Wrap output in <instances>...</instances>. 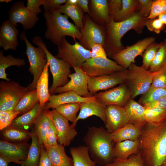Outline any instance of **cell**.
Masks as SVG:
<instances>
[{
	"mask_svg": "<svg viewBox=\"0 0 166 166\" xmlns=\"http://www.w3.org/2000/svg\"><path fill=\"white\" fill-rule=\"evenodd\" d=\"M151 86L155 88L166 89V70L163 67L156 71Z\"/></svg>",
	"mask_w": 166,
	"mask_h": 166,
	"instance_id": "bcb514c9",
	"label": "cell"
},
{
	"mask_svg": "<svg viewBox=\"0 0 166 166\" xmlns=\"http://www.w3.org/2000/svg\"><path fill=\"white\" fill-rule=\"evenodd\" d=\"M129 123L142 128L146 123L145 117V108L138 102L130 99L124 108Z\"/></svg>",
	"mask_w": 166,
	"mask_h": 166,
	"instance_id": "d4e9b609",
	"label": "cell"
},
{
	"mask_svg": "<svg viewBox=\"0 0 166 166\" xmlns=\"http://www.w3.org/2000/svg\"><path fill=\"white\" fill-rule=\"evenodd\" d=\"M166 14V0H153L148 19L156 18Z\"/></svg>",
	"mask_w": 166,
	"mask_h": 166,
	"instance_id": "f6af8a7d",
	"label": "cell"
},
{
	"mask_svg": "<svg viewBox=\"0 0 166 166\" xmlns=\"http://www.w3.org/2000/svg\"><path fill=\"white\" fill-rule=\"evenodd\" d=\"M89 8L90 13L89 15L94 22L104 26L109 22L110 17L108 0H89Z\"/></svg>",
	"mask_w": 166,
	"mask_h": 166,
	"instance_id": "603a6c76",
	"label": "cell"
},
{
	"mask_svg": "<svg viewBox=\"0 0 166 166\" xmlns=\"http://www.w3.org/2000/svg\"><path fill=\"white\" fill-rule=\"evenodd\" d=\"M17 26L9 19L2 24L0 27V47L4 50L16 49L18 45L17 36L19 33Z\"/></svg>",
	"mask_w": 166,
	"mask_h": 166,
	"instance_id": "ffe728a7",
	"label": "cell"
},
{
	"mask_svg": "<svg viewBox=\"0 0 166 166\" xmlns=\"http://www.w3.org/2000/svg\"><path fill=\"white\" fill-rule=\"evenodd\" d=\"M140 148L139 138L134 140H127L117 142L113 148L114 155L115 159H126L132 154H138Z\"/></svg>",
	"mask_w": 166,
	"mask_h": 166,
	"instance_id": "cb8c5ba5",
	"label": "cell"
},
{
	"mask_svg": "<svg viewBox=\"0 0 166 166\" xmlns=\"http://www.w3.org/2000/svg\"><path fill=\"white\" fill-rule=\"evenodd\" d=\"M25 61L22 58H16L11 55L4 56L2 50L0 51V78L6 81H10L7 77L6 69L10 66H17L18 67L24 66Z\"/></svg>",
	"mask_w": 166,
	"mask_h": 166,
	"instance_id": "836d02e7",
	"label": "cell"
},
{
	"mask_svg": "<svg viewBox=\"0 0 166 166\" xmlns=\"http://www.w3.org/2000/svg\"><path fill=\"white\" fill-rule=\"evenodd\" d=\"M166 96V89L157 88L150 86L149 89L142 94L138 103L143 105L146 103L157 101Z\"/></svg>",
	"mask_w": 166,
	"mask_h": 166,
	"instance_id": "ab89813d",
	"label": "cell"
},
{
	"mask_svg": "<svg viewBox=\"0 0 166 166\" xmlns=\"http://www.w3.org/2000/svg\"><path fill=\"white\" fill-rule=\"evenodd\" d=\"M77 6L83 12L89 14V0H77Z\"/></svg>",
	"mask_w": 166,
	"mask_h": 166,
	"instance_id": "6f0895ef",
	"label": "cell"
},
{
	"mask_svg": "<svg viewBox=\"0 0 166 166\" xmlns=\"http://www.w3.org/2000/svg\"><path fill=\"white\" fill-rule=\"evenodd\" d=\"M95 100L94 96L90 97H84L78 95L72 91L65 92L57 95H50L49 102L45 104L44 108L55 109L58 106L62 104L70 103H81Z\"/></svg>",
	"mask_w": 166,
	"mask_h": 166,
	"instance_id": "44dd1931",
	"label": "cell"
},
{
	"mask_svg": "<svg viewBox=\"0 0 166 166\" xmlns=\"http://www.w3.org/2000/svg\"><path fill=\"white\" fill-rule=\"evenodd\" d=\"M80 109L79 103H70L60 105L55 109L69 121L73 123L77 116V114Z\"/></svg>",
	"mask_w": 166,
	"mask_h": 166,
	"instance_id": "f35d334b",
	"label": "cell"
},
{
	"mask_svg": "<svg viewBox=\"0 0 166 166\" xmlns=\"http://www.w3.org/2000/svg\"><path fill=\"white\" fill-rule=\"evenodd\" d=\"M156 71L151 72L135 63L131 64L128 69L125 83L130 90L131 99L145 93L150 87Z\"/></svg>",
	"mask_w": 166,
	"mask_h": 166,
	"instance_id": "8992f818",
	"label": "cell"
},
{
	"mask_svg": "<svg viewBox=\"0 0 166 166\" xmlns=\"http://www.w3.org/2000/svg\"><path fill=\"white\" fill-rule=\"evenodd\" d=\"M3 130V136L7 140L14 141L22 142L31 138V132L10 126Z\"/></svg>",
	"mask_w": 166,
	"mask_h": 166,
	"instance_id": "74e56055",
	"label": "cell"
},
{
	"mask_svg": "<svg viewBox=\"0 0 166 166\" xmlns=\"http://www.w3.org/2000/svg\"><path fill=\"white\" fill-rule=\"evenodd\" d=\"M38 166H53L43 144L41 145V155Z\"/></svg>",
	"mask_w": 166,
	"mask_h": 166,
	"instance_id": "11a10c76",
	"label": "cell"
},
{
	"mask_svg": "<svg viewBox=\"0 0 166 166\" xmlns=\"http://www.w3.org/2000/svg\"><path fill=\"white\" fill-rule=\"evenodd\" d=\"M81 68L89 77L110 75L125 70L108 58H89L82 64Z\"/></svg>",
	"mask_w": 166,
	"mask_h": 166,
	"instance_id": "8fae6325",
	"label": "cell"
},
{
	"mask_svg": "<svg viewBox=\"0 0 166 166\" xmlns=\"http://www.w3.org/2000/svg\"><path fill=\"white\" fill-rule=\"evenodd\" d=\"M106 130L110 133L113 132L129 123L124 108L115 105H109L105 107Z\"/></svg>",
	"mask_w": 166,
	"mask_h": 166,
	"instance_id": "d6986e66",
	"label": "cell"
},
{
	"mask_svg": "<svg viewBox=\"0 0 166 166\" xmlns=\"http://www.w3.org/2000/svg\"><path fill=\"white\" fill-rule=\"evenodd\" d=\"M43 109L38 102L30 110L15 118L10 126L28 131Z\"/></svg>",
	"mask_w": 166,
	"mask_h": 166,
	"instance_id": "484cf974",
	"label": "cell"
},
{
	"mask_svg": "<svg viewBox=\"0 0 166 166\" xmlns=\"http://www.w3.org/2000/svg\"><path fill=\"white\" fill-rule=\"evenodd\" d=\"M139 154L144 166H162L166 160V120L153 125L146 123L141 128Z\"/></svg>",
	"mask_w": 166,
	"mask_h": 166,
	"instance_id": "6da1fadb",
	"label": "cell"
},
{
	"mask_svg": "<svg viewBox=\"0 0 166 166\" xmlns=\"http://www.w3.org/2000/svg\"><path fill=\"white\" fill-rule=\"evenodd\" d=\"M45 0H27L26 8L31 12L36 15L42 12L40 8L43 5Z\"/></svg>",
	"mask_w": 166,
	"mask_h": 166,
	"instance_id": "816d5d0a",
	"label": "cell"
},
{
	"mask_svg": "<svg viewBox=\"0 0 166 166\" xmlns=\"http://www.w3.org/2000/svg\"><path fill=\"white\" fill-rule=\"evenodd\" d=\"M45 147L53 166H73V159L67 155L63 146L58 144L54 146Z\"/></svg>",
	"mask_w": 166,
	"mask_h": 166,
	"instance_id": "4316f807",
	"label": "cell"
},
{
	"mask_svg": "<svg viewBox=\"0 0 166 166\" xmlns=\"http://www.w3.org/2000/svg\"><path fill=\"white\" fill-rule=\"evenodd\" d=\"M80 30L81 36L79 42L85 48L91 51L96 44H101L104 48L107 37L105 26L96 23L86 14L84 15Z\"/></svg>",
	"mask_w": 166,
	"mask_h": 166,
	"instance_id": "ba28073f",
	"label": "cell"
},
{
	"mask_svg": "<svg viewBox=\"0 0 166 166\" xmlns=\"http://www.w3.org/2000/svg\"><path fill=\"white\" fill-rule=\"evenodd\" d=\"M67 0H45L43 5L45 11L57 10Z\"/></svg>",
	"mask_w": 166,
	"mask_h": 166,
	"instance_id": "db71d44e",
	"label": "cell"
},
{
	"mask_svg": "<svg viewBox=\"0 0 166 166\" xmlns=\"http://www.w3.org/2000/svg\"><path fill=\"white\" fill-rule=\"evenodd\" d=\"M164 69L166 70V61L163 66Z\"/></svg>",
	"mask_w": 166,
	"mask_h": 166,
	"instance_id": "be15d7a7",
	"label": "cell"
},
{
	"mask_svg": "<svg viewBox=\"0 0 166 166\" xmlns=\"http://www.w3.org/2000/svg\"><path fill=\"white\" fill-rule=\"evenodd\" d=\"M144 117L146 123L158 125L166 120V109H145Z\"/></svg>",
	"mask_w": 166,
	"mask_h": 166,
	"instance_id": "8d00e7d4",
	"label": "cell"
},
{
	"mask_svg": "<svg viewBox=\"0 0 166 166\" xmlns=\"http://www.w3.org/2000/svg\"><path fill=\"white\" fill-rule=\"evenodd\" d=\"M97 166H98V165H97Z\"/></svg>",
	"mask_w": 166,
	"mask_h": 166,
	"instance_id": "003e7915",
	"label": "cell"
},
{
	"mask_svg": "<svg viewBox=\"0 0 166 166\" xmlns=\"http://www.w3.org/2000/svg\"><path fill=\"white\" fill-rule=\"evenodd\" d=\"M12 1L11 0H0V2H5L6 3H8L9 2Z\"/></svg>",
	"mask_w": 166,
	"mask_h": 166,
	"instance_id": "6125c7cd",
	"label": "cell"
},
{
	"mask_svg": "<svg viewBox=\"0 0 166 166\" xmlns=\"http://www.w3.org/2000/svg\"><path fill=\"white\" fill-rule=\"evenodd\" d=\"M30 144L26 142L16 143L0 141V156L9 163L12 162L22 166V162L27 156Z\"/></svg>",
	"mask_w": 166,
	"mask_h": 166,
	"instance_id": "e0dca14e",
	"label": "cell"
},
{
	"mask_svg": "<svg viewBox=\"0 0 166 166\" xmlns=\"http://www.w3.org/2000/svg\"><path fill=\"white\" fill-rule=\"evenodd\" d=\"M122 7L115 20L116 22L126 20L133 16L139 10L138 0H122Z\"/></svg>",
	"mask_w": 166,
	"mask_h": 166,
	"instance_id": "d590c367",
	"label": "cell"
},
{
	"mask_svg": "<svg viewBox=\"0 0 166 166\" xmlns=\"http://www.w3.org/2000/svg\"><path fill=\"white\" fill-rule=\"evenodd\" d=\"M148 19L142 17L138 12L130 18L121 22H116L110 18L109 22L105 26L107 37L104 49L107 56L111 58L125 48L121 38L129 30H133L137 33L141 34Z\"/></svg>",
	"mask_w": 166,
	"mask_h": 166,
	"instance_id": "3957f363",
	"label": "cell"
},
{
	"mask_svg": "<svg viewBox=\"0 0 166 166\" xmlns=\"http://www.w3.org/2000/svg\"><path fill=\"white\" fill-rule=\"evenodd\" d=\"M160 46V44L153 42L148 45L142 55L143 64L142 66L147 70L153 61Z\"/></svg>",
	"mask_w": 166,
	"mask_h": 166,
	"instance_id": "b9f144b4",
	"label": "cell"
},
{
	"mask_svg": "<svg viewBox=\"0 0 166 166\" xmlns=\"http://www.w3.org/2000/svg\"><path fill=\"white\" fill-rule=\"evenodd\" d=\"M155 40V37H150L140 40L133 45L127 46L111 58L125 69H128L131 64L135 63L136 57L142 56L147 47Z\"/></svg>",
	"mask_w": 166,
	"mask_h": 166,
	"instance_id": "7c38bea8",
	"label": "cell"
},
{
	"mask_svg": "<svg viewBox=\"0 0 166 166\" xmlns=\"http://www.w3.org/2000/svg\"><path fill=\"white\" fill-rule=\"evenodd\" d=\"M58 53L55 56L68 63L73 68L81 67L88 59L91 58V51L85 48L78 42L70 44L63 37L57 45Z\"/></svg>",
	"mask_w": 166,
	"mask_h": 166,
	"instance_id": "9c48e42d",
	"label": "cell"
},
{
	"mask_svg": "<svg viewBox=\"0 0 166 166\" xmlns=\"http://www.w3.org/2000/svg\"><path fill=\"white\" fill-rule=\"evenodd\" d=\"M83 140L90 156L97 165L105 166L115 159L113 154L115 143L111 133L103 127H89Z\"/></svg>",
	"mask_w": 166,
	"mask_h": 166,
	"instance_id": "7a4b0ae2",
	"label": "cell"
},
{
	"mask_svg": "<svg viewBox=\"0 0 166 166\" xmlns=\"http://www.w3.org/2000/svg\"><path fill=\"white\" fill-rule=\"evenodd\" d=\"M80 104L79 113L75 121L71 124L72 127L75 128L77 122L79 120L85 119L92 116L99 117L105 124L106 123V106L96 100L93 101L82 102Z\"/></svg>",
	"mask_w": 166,
	"mask_h": 166,
	"instance_id": "7402d4cb",
	"label": "cell"
},
{
	"mask_svg": "<svg viewBox=\"0 0 166 166\" xmlns=\"http://www.w3.org/2000/svg\"><path fill=\"white\" fill-rule=\"evenodd\" d=\"M57 10L61 14L69 17L73 22L75 25L80 30L82 26L84 15L83 12L77 5L65 4L61 5Z\"/></svg>",
	"mask_w": 166,
	"mask_h": 166,
	"instance_id": "e575fe53",
	"label": "cell"
},
{
	"mask_svg": "<svg viewBox=\"0 0 166 166\" xmlns=\"http://www.w3.org/2000/svg\"><path fill=\"white\" fill-rule=\"evenodd\" d=\"M31 143L26 159L22 161V166H38L40 158L41 145L35 132H31Z\"/></svg>",
	"mask_w": 166,
	"mask_h": 166,
	"instance_id": "1f68e13d",
	"label": "cell"
},
{
	"mask_svg": "<svg viewBox=\"0 0 166 166\" xmlns=\"http://www.w3.org/2000/svg\"><path fill=\"white\" fill-rule=\"evenodd\" d=\"M157 51L149 70L152 72L157 71L164 66L166 61V43L164 41L160 43Z\"/></svg>",
	"mask_w": 166,
	"mask_h": 166,
	"instance_id": "60d3db41",
	"label": "cell"
},
{
	"mask_svg": "<svg viewBox=\"0 0 166 166\" xmlns=\"http://www.w3.org/2000/svg\"><path fill=\"white\" fill-rule=\"evenodd\" d=\"M32 42L34 44L42 48L46 54L53 79V83L49 91L50 95H53L57 88L64 86L69 81L68 76L71 74V67L64 60L57 58L52 55L48 50L46 44L40 37H34Z\"/></svg>",
	"mask_w": 166,
	"mask_h": 166,
	"instance_id": "5b68a950",
	"label": "cell"
},
{
	"mask_svg": "<svg viewBox=\"0 0 166 166\" xmlns=\"http://www.w3.org/2000/svg\"><path fill=\"white\" fill-rule=\"evenodd\" d=\"M19 113L13 111H0V129H6L11 125Z\"/></svg>",
	"mask_w": 166,
	"mask_h": 166,
	"instance_id": "ee69618b",
	"label": "cell"
},
{
	"mask_svg": "<svg viewBox=\"0 0 166 166\" xmlns=\"http://www.w3.org/2000/svg\"><path fill=\"white\" fill-rule=\"evenodd\" d=\"M108 1L109 17L114 21L122 8V0H108Z\"/></svg>",
	"mask_w": 166,
	"mask_h": 166,
	"instance_id": "681fc988",
	"label": "cell"
},
{
	"mask_svg": "<svg viewBox=\"0 0 166 166\" xmlns=\"http://www.w3.org/2000/svg\"><path fill=\"white\" fill-rule=\"evenodd\" d=\"M73 68L75 72L69 75L68 77L70 79L68 82L64 86L57 88L53 94L72 91L81 97H91L88 86L89 77L82 70L81 67H74Z\"/></svg>",
	"mask_w": 166,
	"mask_h": 166,
	"instance_id": "5bb4252c",
	"label": "cell"
},
{
	"mask_svg": "<svg viewBox=\"0 0 166 166\" xmlns=\"http://www.w3.org/2000/svg\"><path fill=\"white\" fill-rule=\"evenodd\" d=\"M128 69L111 74L96 77H89V90L92 97L98 91L106 90L125 82Z\"/></svg>",
	"mask_w": 166,
	"mask_h": 166,
	"instance_id": "9a60e30c",
	"label": "cell"
},
{
	"mask_svg": "<svg viewBox=\"0 0 166 166\" xmlns=\"http://www.w3.org/2000/svg\"><path fill=\"white\" fill-rule=\"evenodd\" d=\"M77 0H67L65 4L68 5H77Z\"/></svg>",
	"mask_w": 166,
	"mask_h": 166,
	"instance_id": "94428289",
	"label": "cell"
},
{
	"mask_svg": "<svg viewBox=\"0 0 166 166\" xmlns=\"http://www.w3.org/2000/svg\"><path fill=\"white\" fill-rule=\"evenodd\" d=\"M19 37L26 45L25 53L27 55L30 63L28 71L33 76L32 82L27 87L30 90L36 89L37 81L47 62L46 54L41 47H36L29 42L24 30L20 34Z\"/></svg>",
	"mask_w": 166,
	"mask_h": 166,
	"instance_id": "52a82bcc",
	"label": "cell"
},
{
	"mask_svg": "<svg viewBox=\"0 0 166 166\" xmlns=\"http://www.w3.org/2000/svg\"><path fill=\"white\" fill-rule=\"evenodd\" d=\"M163 23L158 18L148 19L144 23L148 30L156 34H159L164 27Z\"/></svg>",
	"mask_w": 166,
	"mask_h": 166,
	"instance_id": "c3c4849f",
	"label": "cell"
},
{
	"mask_svg": "<svg viewBox=\"0 0 166 166\" xmlns=\"http://www.w3.org/2000/svg\"><path fill=\"white\" fill-rule=\"evenodd\" d=\"M49 63L47 61L36 85V89L40 104L44 108L49 101L50 96L49 89Z\"/></svg>",
	"mask_w": 166,
	"mask_h": 166,
	"instance_id": "f1b7e54d",
	"label": "cell"
},
{
	"mask_svg": "<svg viewBox=\"0 0 166 166\" xmlns=\"http://www.w3.org/2000/svg\"><path fill=\"white\" fill-rule=\"evenodd\" d=\"M39 101L36 89L30 90L21 98L14 111L22 115L30 110Z\"/></svg>",
	"mask_w": 166,
	"mask_h": 166,
	"instance_id": "d6a6232c",
	"label": "cell"
},
{
	"mask_svg": "<svg viewBox=\"0 0 166 166\" xmlns=\"http://www.w3.org/2000/svg\"><path fill=\"white\" fill-rule=\"evenodd\" d=\"M143 106L145 109H166V96L162 97L157 101L146 103Z\"/></svg>",
	"mask_w": 166,
	"mask_h": 166,
	"instance_id": "9f6ffc18",
	"label": "cell"
},
{
	"mask_svg": "<svg viewBox=\"0 0 166 166\" xmlns=\"http://www.w3.org/2000/svg\"><path fill=\"white\" fill-rule=\"evenodd\" d=\"M95 100L106 106L115 105L124 108L131 98L129 89L125 82L105 92L96 93Z\"/></svg>",
	"mask_w": 166,
	"mask_h": 166,
	"instance_id": "4fadbf2b",
	"label": "cell"
},
{
	"mask_svg": "<svg viewBox=\"0 0 166 166\" xmlns=\"http://www.w3.org/2000/svg\"><path fill=\"white\" fill-rule=\"evenodd\" d=\"M69 151L73 160V166H97L90 157L86 145L71 147Z\"/></svg>",
	"mask_w": 166,
	"mask_h": 166,
	"instance_id": "4dcf8cb0",
	"label": "cell"
},
{
	"mask_svg": "<svg viewBox=\"0 0 166 166\" xmlns=\"http://www.w3.org/2000/svg\"><path fill=\"white\" fill-rule=\"evenodd\" d=\"M166 43V39H165L164 41Z\"/></svg>",
	"mask_w": 166,
	"mask_h": 166,
	"instance_id": "03108f58",
	"label": "cell"
},
{
	"mask_svg": "<svg viewBox=\"0 0 166 166\" xmlns=\"http://www.w3.org/2000/svg\"><path fill=\"white\" fill-rule=\"evenodd\" d=\"M141 128L128 123L117 130L111 133V137L115 143L127 140H136L140 136Z\"/></svg>",
	"mask_w": 166,
	"mask_h": 166,
	"instance_id": "f546056e",
	"label": "cell"
},
{
	"mask_svg": "<svg viewBox=\"0 0 166 166\" xmlns=\"http://www.w3.org/2000/svg\"><path fill=\"white\" fill-rule=\"evenodd\" d=\"M162 166H166V160Z\"/></svg>",
	"mask_w": 166,
	"mask_h": 166,
	"instance_id": "e7e4bbea",
	"label": "cell"
},
{
	"mask_svg": "<svg viewBox=\"0 0 166 166\" xmlns=\"http://www.w3.org/2000/svg\"><path fill=\"white\" fill-rule=\"evenodd\" d=\"M91 51V58H108L104 48L101 44H94L92 47Z\"/></svg>",
	"mask_w": 166,
	"mask_h": 166,
	"instance_id": "f5cc1de1",
	"label": "cell"
},
{
	"mask_svg": "<svg viewBox=\"0 0 166 166\" xmlns=\"http://www.w3.org/2000/svg\"><path fill=\"white\" fill-rule=\"evenodd\" d=\"M49 112L56 130L58 143L64 147L69 145L77 134L75 128L72 127L69 121L55 109Z\"/></svg>",
	"mask_w": 166,
	"mask_h": 166,
	"instance_id": "2e32d148",
	"label": "cell"
},
{
	"mask_svg": "<svg viewBox=\"0 0 166 166\" xmlns=\"http://www.w3.org/2000/svg\"><path fill=\"white\" fill-rule=\"evenodd\" d=\"M159 18L165 25L166 28L164 32L166 33V14L161 15L158 17Z\"/></svg>",
	"mask_w": 166,
	"mask_h": 166,
	"instance_id": "91938a15",
	"label": "cell"
},
{
	"mask_svg": "<svg viewBox=\"0 0 166 166\" xmlns=\"http://www.w3.org/2000/svg\"><path fill=\"white\" fill-rule=\"evenodd\" d=\"M138 12L143 17L148 18L150 15L153 0H138Z\"/></svg>",
	"mask_w": 166,
	"mask_h": 166,
	"instance_id": "f907efd6",
	"label": "cell"
},
{
	"mask_svg": "<svg viewBox=\"0 0 166 166\" xmlns=\"http://www.w3.org/2000/svg\"><path fill=\"white\" fill-rule=\"evenodd\" d=\"M9 20L16 26L21 24L25 30L34 26L39 21L37 15L29 10L24 5V1H18L14 3L9 12Z\"/></svg>",
	"mask_w": 166,
	"mask_h": 166,
	"instance_id": "ac0fdd59",
	"label": "cell"
},
{
	"mask_svg": "<svg viewBox=\"0 0 166 166\" xmlns=\"http://www.w3.org/2000/svg\"><path fill=\"white\" fill-rule=\"evenodd\" d=\"M58 144L56 130L50 117L49 125L46 135V144L44 146L51 147L56 145Z\"/></svg>",
	"mask_w": 166,
	"mask_h": 166,
	"instance_id": "7dc6e473",
	"label": "cell"
},
{
	"mask_svg": "<svg viewBox=\"0 0 166 166\" xmlns=\"http://www.w3.org/2000/svg\"><path fill=\"white\" fill-rule=\"evenodd\" d=\"M8 163L5 158L0 156V166H8Z\"/></svg>",
	"mask_w": 166,
	"mask_h": 166,
	"instance_id": "680465c9",
	"label": "cell"
},
{
	"mask_svg": "<svg viewBox=\"0 0 166 166\" xmlns=\"http://www.w3.org/2000/svg\"><path fill=\"white\" fill-rule=\"evenodd\" d=\"M43 15L46 26L45 36L53 44L57 45L66 36L72 37L75 41L80 39V30L69 21L67 15L57 10L44 11Z\"/></svg>",
	"mask_w": 166,
	"mask_h": 166,
	"instance_id": "277c9868",
	"label": "cell"
},
{
	"mask_svg": "<svg viewBox=\"0 0 166 166\" xmlns=\"http://www.w3.org/2000/svg\"><path fill=\"white\" fill-rule=\"evenodd\" d=\"M30 90L13 81H1L0 111L14 110L21 98Z\"/></svg>",
	"mask_w": 166,
	"mask_h": 166,
	"instance_id": "30bf717a",
	"label": "cell"
},
{
	"mask_svg": "<svg viewBox=\"0 0 166 166\" xmlns=\"http://www.w3.org/2000/svg\"><path fill=\"white\" fill-rule=\"evenodd\" d=\"M49 111L44 108L34 123V132L41 145H45L46 144V135L50 120Z\"/></svg>",
	"mask_w": 166,
	"mask_h": 166,
	"instance_id": "83f0119b",
	"label": "cell"
},
{
	"mask_svg": "<svg viewBox=\"0 0 166 166\" xmlns=\"http://www.w3.org/2000/svg\"><path fill=\"white\" fill-rule=\"evenodd\" d=\"M105 166H144L139 154H132L125 160L115 159L111 163Z\"/></svg>",
	"mask_w": 166,
	"mask_h": 166,
	"instance_id": "7bdbcfd3",
	"label": "cell"
}]
</instances>
